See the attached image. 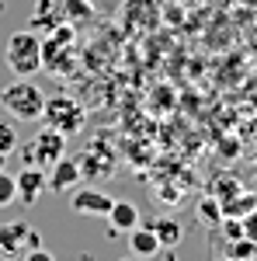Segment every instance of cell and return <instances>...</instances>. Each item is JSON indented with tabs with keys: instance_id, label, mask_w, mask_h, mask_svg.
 <instances>
[{
	"instance_id": "cell-4",
	"label": "cell",
	"mask_w": 257,
	"mask_h": 261,
	"mask_svg": "<svg viewBox=\"0 0 257 261\" xmlns=\"http://www.w3.org/2000/svg\"><path fill=\"white\" fill-rule=\"evenodd\" d=\"M63 153H66V136H63L60 129H52V125H45L35 133V140L24 146V164H32V167H49L52 161H60Z\"/></svg>"
},
{
	"instance_id": "cell-18",
	"label": "cell",
	"mask_w": 257,
	"mask_h": 261,
	"mask_svg": "<svg viewBox=\"0 0 257 261\" xmlns=\"http://www.w3.org/2000/svg\"><path fill=\"white\" fill-rule=\"evenodd\" d=\"M240 223H243V237L257 244V205L247 213V216H240Z\"/></svg>"
},
{
	"instance_id": "cell-7",
	"label": "cell",
	"mask_w": 257,
	"mask_h": 261,
	"mask_svg": "<svg viewBox=\"0 0 257 261\" xmlns=\"http://www.w3.org/2000/svg\"><path fill=\"white\" fill-rule=\"evenodd\" d=\"M111 195H104L98 188H73L70 192V209L77 216H108L111 213Z\"/></svg>"
},
{
	"instance_id": "cell-16",
	"label": "cell",
	"mask_w": 257,
	"mask_h": 261,
	"mask_svg": "<svg viewBox=\"0 0 257 261\" xmlns=\"http://www.w3.org/2000/svg\"><path fill=\"white\" fill-rule=\"evenodd\" d=\"M14 199H18V181H14V174H7L0 167V209H7Z\"/></svg>"
},
{
	"instance_id": "cell-10",
	"label": "cell",
	"mask_w": 257,
	"mask_h": 261,
	"mask_svg": "<svg viewBox=\"0 0 257 261\" xmlns=\"http://www.w3.org/2000/svg\"><path fill=\"white\" fill-rule=\"evenodd\" d=\"M108 223H111L115 230H122V233H129L132 226H139V209L132 205V202L115 199L111 202V213H108Z\"/></svg>"
},
{
	"instance_id": "cell-12",
	"label": "cell",
	"mask_w": 257,
	"mask_h": 261,
	"mask_svg": "<svg viewBox=\"0 0 257 261\" xmlns=\"http://www.w3.org/2000/svg\"><path fill=\"white\" fill-rule=\"evenodd\" d=\"M153 233H157L160 247H178L181 237H184V230H181V223L174 220V216H160V220L153 223Z\"/></svg>"
},
{
	"instance_id": "cell-14",
	"label": "cell",
	"mask_w": 257,
	"mask_h": 261,
	"mask_svg": "<svg viewBox=\"0 0 257 261\" xmlns=\"http://www.w3.org/2000/svg\"><path fill=\"white\" fill-rule=\"evenodd\" d=\"M226 261H257V244L240 237V241H230V251H226Z\"/></svg>"
},
{
	"instance_id": "cell-20",
	"label": "cell",
	"mask_w": 257,
	"mask_h": 261,
	"mask_svg": "<svg viewBox=\"0 0 257 261\" xmlns=\"http://www.w3.org/2000/svg\"><path fill=\"white\" fill-rule=\"evenodd\" d=\"M4 164H7V157H4V153H0V167H4Z\"/></svg>"
},
{
	"instance_id": "cell-13",
	"label": "cell",
	"mask_w": 257,
	"mask_h": 261,
	"mask_svg": "<svg viewBox=\"0 0 257 261\" xmlns=\"http://www.w3.org/2000/svg\"><path fill=\"white\" fill-rule=\"evenodd\" d=\"M219 205H222V216H247L250 209L257 205V195H240V199H219Z\"/></svg>"
},
{
	"instance_id": "cell-22",
	"label": "cell",
	"mask_w": 257,
	"mask_h": 261,
	"mask_svg": "<svg viewBox=\"0 0 257 261\" xmlns=\"http://www.w3.org/2000/svg\"><path fill=\"white\" fill-rule=\"evenodd\" d=\"M0 261H7V258H4V254H0Z\"/></svg>"
},
{
	"instance_id": "cell-9",
	"label": "cell",
	"mask_w": 257,
	"mask_h": 261,
	"mask_svg": "<svg viewBox=\"0 0 257 261\" xmlns=\"http://www.w3.org/2000/svg\"><path fill=\"white\" fill-rule=\"evenodd\" d=\"M129 251H132V258L146 261V258H157L163 247H160L153 226H132L129 230Z\"/></svg>"
},
{
	"instance_id": "cell-1",
	"label": "cell",
	"mask_w": 257,
	"mask_h": 261,
	"mask_svg": "<svg viewBox=\"0 0 257 261\" xmlns=\"http://www.w3.org/2000/svg\"><path fill=\"white\" fill-rule=\"evenodd\" d=\"M0 108L18 122H39L45 108V94L32 77H18L14 84L0 87Z\"/></svg>"
},
{
	"instance_id": "cell-21",
	"label": "cell",
	"mask_w": 257,
	"mask_h": 261,
	"mask_svg": "<svg viewBox=\"0 0 257 261\" xmlns=\"http://www.w3.org/2000/svg\"><path fill=\"white\" fill-rule=\"evenodd\" d=\"M122 261H139V258H122Z\"/></svg>"
},
{
	"instance_id": "cell-11",
	"label": "cell",
	"mask_w": 257,
	"mask_h": 261,
	"mask_svg": "<svg viewBox=\"0 0 257 261\" xmlns=\"http://www.w3.org/2000/svg\"><path fill=\"white\" fill-rule=\"evenodd\" d=\"M60 18L77 28V24L94 18V4L91 0H60Z\"/></svg>"
},
{
	"instance_id": "cell-15",
	"label": "cell",
	"mask_w": 257,
	"mask_h": 261,
	"mask_svg": "<svg viewBox=\"0 0 257 261\" xmlns=\"http://www.w3.org/2000/svg\"><path fill=\"white\" fill-rule=\"evenodd\" d=\"M18 146H21V140H18L14 122H4V119H0V153H4V157H11Z\"/></svg>"
},
{
	"instance_id": "cell-2",
	"label": "cell",
	"mask_w": 257,
	"mask_h": 261,
	"mask_svg": "<svg viewBox=\"0 0 257 261\" xmlns=\"http://www.w3.org/2000/svg\"><path fill=\"white\" fill-rule=\"evenodd\" d=\"M4 60H7V66H11V73H18V77H35V73L42 70V39L32 32V28L14 32V35L7 39Z\"/></svg>"
},
{
	"instance_id": "cell-3",
	"label": "cell",
	"mask_w": 257,
	"mask_h": 261,
	"mask_svg": "<svg viewBox=\"0 0 257 261\" xmlns=\"http://www.w3.org/2000/svg\"><path fill=\"white\" fill-rule=\"evenodd\" d=\"M42 122L52 125V129H60L63 136H77L80 129H83V122H87V112H83V105H80L77 98H70V94H52V98H45Z\"/></svg>"
},
{
	"instance_id": "cell-6",
	"label": "cell",
	"mask_w": 257,
	"mask_h": 261,
	"mask_svg": "<svg viewBox=\"0 0 257 261\" xmlns=\"http://www.w3.org/2000/svg\"><path fill=\"white\" fill-rule=\"evenodd\" d=\"M80 181H83V171H80L77 157H66V153H63L60 161H52L45 167V188L56 192V195H70Z\"/></svg>"
},
{
	"instance_id": "cell-17",
	"label": "cell",
	"mask_w": 257,
	"mask_h": 261,
	"mask_svg": "<svg viewBox=\"0 0 257 261\" xmlns=\"http://www.w3.org/2000/svg\"><path fill=\"white\" fill-rule=\"evenodd\" d=\"M198 220H205V223H222V205H219L216 195H209V199L198 202Z\"/></svg>"
},
{
	"instance_id": "cell-8",
	"label": "cell",
	"mask_w": 257,
	"mask_h": 261,
	"mask_svg": "<svg viewBox=\"0 0 257 261\" xmlns=\"http://www.w3.org/2000/svg\"><path fill=\"white\" fill-rule=\"evenodd\" d=\"M14 181H18V199H24V205H35L39 195L45 192V171L42 167H32V164H24L18 174H14Z\"/></svg>"
},
{
	"instance_id": "cell-5",
	"label": "cell",
	"mask_w": 257,
	"mask_h": 261,
	"mask_svg": "<svg viewBox=\"0 0 257 261\" xmlns=\"http://www.w3.org/2000/svg\"><path fill=\"white\" fill-rule=\"evenodd\" d=\"M32 247H42L39 230H32L24 220H7L0 223V254L4 258H14V254H24Z\"/></svg>"
},
{
	"instance_id": "cell-19",
	"label": "cell",
	"mask_w": 257,
	"mask_h": 261,
	"mask_svg": "<svg viewBox=\"0 0 257 261\" xmlns=\"http://www.w3.org/2000/svg\"><path fill=\"white\" fill-rule=\"evenodd\" d=\"M24 261H56V254L45 247H32V251H24Z\"/></svg>"
}]
</instances>
